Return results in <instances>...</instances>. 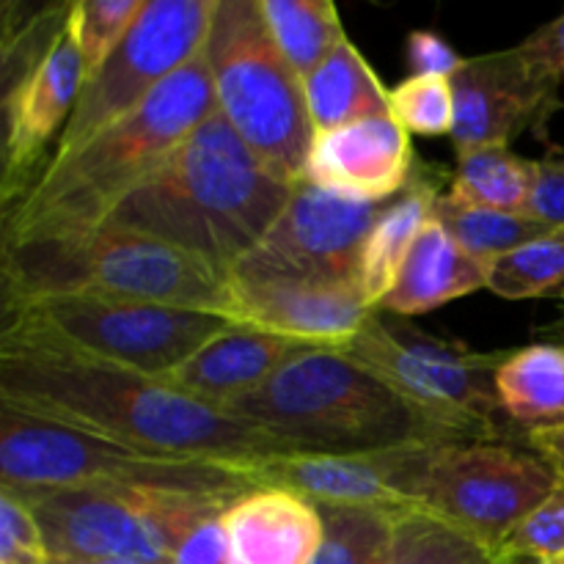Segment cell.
Wrapping results in <instances>:
<instances>
[{"label": "cell", "mask_w": 564, "mask_h": 564, "mask_svg": "<svg viewBox=\"0 0 564 564\" xmlns=\"http://www.w3.org/2000/svg\"><path fill=\"white\" fill-rule=\"evenodd\" d=\"M383 209L386 204L345 202L301 180L279 220L262 242L229 270V279L358 284L364 242Z\"/></svg>", "instance_id": "13"}, {"label": "cell", "mask_w": 564, "mask_h": 564, "mask_svg": "<svg viewBox=\"0 0 564 564\" xmlns=\"http://www.w3.org/2000/svg\"><path fill=\"white\" fill-rule=\"evenodd\" d=\"M543 336L545 341H556V345H564V297L560 301V312H556V317L551 319L549 325H543Z\"/></svg>", "instance_id": "40"}, {"label": "cell", "mask_w": 564, "mask_h": 564, "mask_svg": "<svg viewBox=\"0 0 564 564\" xmlns=\"http://www.w3.org/2000/svg\"><path fill=\"white\" fill-rule=\"evenodd\" d=\"M564 551V482L507 540L501 560H545Z\"/></svg>", "instance_id": "33"}, {"label": "cell", "mask_w": 564, "mask_h": 564, "mask_svg": "<svg viewBox=\"0 0 564 564\" xmlns=\"http://www.w3.org/2000/svg\"><path fill=\"white\" fill-rule=\"evenodd\" d=\"M215 0H147L102 69L83 83L80 99L50 160L80 149L147 102L169 77L204 53Z\"/></svg>", "instance_id": "12"}, {"label": "cell", "mask_w": 564, "mask_h": 564, "mask_svg": "<svg viewBox=\"0 0 564 564\" xmlns=\"http://www.w3.org/2000/svg\"><path fill=\"white\" fill-rule=\"evenodd\" d=\"M518 50L545 83L560 88L564 80V14L538 28L532 36L518 44Z\"/></svg>", "instance_id": "36"}, {"label": "cell", "mask_w": 564, "mask_h": 564, "mask_svg": "<svg viewBox=\"0 0 564 564\" xmlns=\"http://www.w3.org/2000/svg\"><path fill=\"white\" fill-rule=\"evenodd\" d=\"M556 94L560 88L545 83L518 47L466 58L452 77L455 127L449 138L457 154L510 147L523 130L549 119Z\"/></svg>", "instance_id": "16"}, {"label": "cell", "mask_w": 564, "mask_h": 564, "mask_svg": "<svg viewBox=\"0 0 564 564\" xmlns=\"http://www.w3.org/2000/svg\"><path fill=\"white\" fill-rule=\"evenodd\" d=\"M419 160L391 116L314 132L303 180L345 202L389 204L411 185Z\"/></svg>", "instance_id": "18"}, {"label": "cell", "mask_w": 564, "mask_h": 564, "mask_svg": "<svg viewBox=\"0 0 564 564\" xmlns=\"http://www.w3.org/2000/svg\"><path fill=\"white\" fill-rule=\"evenodd\" d=\"M229 564H312L325 538L323 512L284 488H253L220 516Z\"/></svg>", "instance_id": "20"}, {"label": "cell", "mask_w": 564, "mask_h": 564, "mask_svg": "<svg viewBox=\"0 0 564 564\" xmlns=\"http://www.w3.org/2000/svg\"><path fill=\"white\" fill-rule=\"evenodd\" d=\"M53 564H141L127 560H53Z\"/></svg>", "instance_id": "41"}, {"label": "cell", "mask_w": 564, "mask_h": 564, "mask_svg": "<svg viewBox=\"0 0 564 564\" xmlns=\"http://www.w3.org/2000/svg\"><path fill=\"white\" fill-rule=\"evenodd\" d=\"M303 86L314 132L391 116L389 88L350 39H345Z\"/></svg>", "instance_id": "24"}, {"label": "cell", "mask_w": 564, "mask_h": 564, "mask_svg": "<svg viewBox=\"0 0 564 564\" xmlns=\"http://www.w3.org/2000/svg\"><path fill=\"white\" fill-rule=\"evenodd\" d=\"M275 44L306 83L345 42L339 9L330 0H257Z\"/></svg>", "instance_id": "26"}, {"label": "cell", "mask_w": 564, "mask_h": 564, "mask_svg": "<svg viewBox=\"0 0 564 564\" xmlns=\"http://www.w3.org/2000/svg\"><path fill=\"white\" fill-rule=\"evenodd\" d=\"M534 182H538V160L521 158L510 147H490L457 154L446 193L455 202L471 207L529 215Z\"/></svg>", "instance_id": "25"}, {"label": "cell", "mask_w": 564, "mask_h": 564, "mask_svg": "<svg viewBox=\"0 0 564 564\" xmlns=\"http://www.w3.org/2000/svg\"><path fill=\"white\" fill-rule=\"evenodd\" d=\"M523 441H527L529 449H534L540 457H545V460L556 468V474L564 479V424L562 427L527 435Z\"/></svg>", "instance_id": "39"}, {"label": "cell", "mask_w": 564, "mask_h": 564, "mask_svg": "<svg viewBox=\"0 0 564 564\" xmlns=\"http://www.w3.org/2000/svg\"><path fill=\"white\" fill-rule=\"evenodd\" d=\"M218 110L204 53L132 113L72 154L47 160L31 191L3 213V242L97 229L193 130Z\"/></svg>", "instance_id": "3"}, {"label": "cell", "mask_w": 564, "mask_h": 564, "mask_svg": "<svg viewBox=\"0 0 564 564\" xmlns=\"http://www.w3.org/2000/svg\"><path fill=\"white\" fill-rule=\"evenodd\" d=\"M405 61L411 66V75H433V77H452L460 72L466 58L455 53L444 36L433 31H411L405 39Z\"/></svg>", "instance_id": "35"}, {"label": "cell", "mask_w": 564, "mask_h": 564, "mask_svg": "<svg viewBox=\"0 0 564 564\" xmlns=\"http://www.w3.org/2000/svg\"><path fill=\"white\" fill-rule=\"evenodd\" d=\"M505 564H540L534 560H505Z\"/></svg>", "instance_id": "43"}, {"label": "cell", "mask_w": 564, "mask_h": 564, "mask_svg": "<svg viewBox=\"0 0 564 564\" xmlns=\"http://www.w3.org/2000/svg\"><path fill=\"white\" fill-rule=\"evenodd\" d=\"M303 350H308V345L286 336L248 325H229L215 339L198 347L163 383L224 411L226 405L259 389Z\"/></svg>", "instance_id": "19"}, {"label": "cell", "mask_w": 564, "mask_h": 564, "mask_svg": "<svg viewBox=\"0 0 564 564\" xmlns=\"http://www.w3.org/2000/svg\"><path fill=\"white\" fill-rule=\"evenodd\" d=\"M220 314L97 295H44L3 306L0 339L53 347L108 367L165 380L226 330Z\"/></svg>", "instance_id": "8"}, {"label": "cell", "mask_w": 564, "mask_h": 564, "mask_svg": "<svg viewBox=\"0 0 564 564\" xmlns=\"http://www.w3.org/2000/svg\"><path fill=\"white\" fill-rule=\"evenodd\" d=\"M0 405L143 455L237 468L295 455L284 441L163 380L20 339H0Z\"/></svg>", "instance_id": "1"}, {"label": "cell", "mask_w": 564, "mask_h": 564, "mask_svg": "<svg viewBox=\"0 0 564 564\" xmlns=\"http://www.w3.org/2000/svg\"><path fill=\"white\" fill-rule=\"evenodd\" d=\"M204 61L220 116L270 174L297 185L314 141L306 86L275 44L257 0H215Z\"/></svg>", "instance_id": "6"}, {"label": "cell", "mask_w": 564, "mask_h": 564, "mask_svg": "<svg viewBox=\"0 0 564 564\" xmlns=\"http://www.w3.org/2000/svg\"><path fill=\"white\" fill-rule=\"evenodd\" d=\"M80 488H154L237 499L257 482L251 468L143 455L0 405V494L28 501Z\"/></svg>", "instance_id": "7"}, {"label": "cell", "mask_w": 564, "mask_h": 564, "mask_svg": "<svg viewBox=\"0 0 564 564\" xmlns=\"http://www.w3.org/2000/svg\"><path fill=\"white\" fill-rule=\"evenodd\" d=\"M435 218L441 220L452 240L463 248L471 259H477L485 270L496 262V259L507 257V253L518 251L527 242L538 240V237L549 235V224L529 218V215H510L496 213V209L471 207V204L455 202L449 193H441L435 198Z\"/></svg>", "instance_id": "27"}, {"label": "cell", "mask_w": 564, "mask_h": 564, "mask_svg": "<svg viewBox=\"0 0 564 564\" xmlns=\"http://www.w3.org/2000/svg\"><path fill=\"white\" fill-rule=\"evenodd\" d=\"M564 479L545 457L510 441H446L419 452L413 505L501 556L516 529Z\"/></svg>", "instance_id": "11"}, {"label": "cell", "mask_w": 564, "mask_h": 564, "mask_svg": "<svg viewBox=\"0 0 564 564\" xmlns=\"http://www.w3.org/2000/svg\"><path fill=\"white\" fill-rule=\"evenodd\" d=\"M171 564H229V534H226L220 516L198 523L182 540Z\"/></svg>", "instance_id": "38"}, {"label": "cell", "mask_w": 564, "mask_h": 564, "mask_svg": "<svg viewBox=\"0 0 564 564\" xmlns=\"http://www.w3.org/2000/svg\"><path fill=\"white\" fill-rule=\"evenodd\" d=\"M44 295L163 303L229 319V275L108 224L3 242V306Z\"/></svg>", "instance_id": "5"}, {"label": "cell", "mask_w": 564, "mask_h": 564, "mask_svg": "<svg viewBox=\"0 0 564 564\" xmlns=\"http://www.w3.org/2000/svg\"><path fill=\"white\" fill-rule=\"evenodd\" d=\"M372 312L358 284L229 279L231 323L286 336L308 347L341 350L361 334Z\"/></svg>", "instance_id": "17"}, {"label": "cell", "mask_w": 564, "mask_h": 564, "mask_svg": "<svg viewBox=\"0 0 564 564\" xmlns=\"http://www.w3.org/2000/svg\"><path fill=\"white\" fill-rule=\"evenodd\" d=\"M361 452V455H295L270 457L251 468L257 488H284L301 496L317 510H378L402 516L416 510L411 499V479L419 449Z\"/></svg>", "instance_id": "14"}, {"label": "cell", "mask_w": 564, "mask_h": 564, "mask_svg": "<svg viewBox=\"0 0 564 564\" xmlns=\"http://www.w3.org/2000/svg\"><path fill=\"white\" fill-rule=\"evenodd\" d=\"M235 499L154 488H80L22 501L42 523L53 560L171 564L182 540Z\"/></svg>", "instance_id": "10"}, {"label": "cell", "mask_w": 564, "mask_h": 564, "mask_svg": "<svg viewBox=\"0 0 564 564\" xmlns=\"http://www.w3.org/2000/svg\"><path fill=\"white\" fill-rule=\"evenodd\" d=\"M529 218L549 224L551 229H564V160H538V182H534Z\"/></svg>", "instance_id": "37"}, {"label": "cell", "mask_w": 564, "mask_h": 564, "mask_svg": "<svg viewBox=\"0 0 564 564\" xmlns=\"http://www.w3.org/2000/svg\"><path fill=\"white\" fill-rule=\"evenodd\" d=\"M0 564H53L39 518L9 494H0Z\"/></svg>", "instance_id": "34"}, {"label": "cell", "mask_w": 564, "mask_h": 564, "mask_svg": "<svg viewBox=\"0 0 564 564\" xmlns=\"http://www.w3.org/2000/svg\"><path fill=\"white\" fill-rule=\"evenodd\" d=\"M224 411L308 455H361L449 441L372 369L334 347L297 352Z\"/></svg>", "instance_id": "4"}, {"label": "cell", "mask_w": 564, "mask_h": 564, "mask_svg": "<svg viewBox=\"0 0 564 564\" xmlns=\"http://www.w3.org/2000/svg\"><path fill=\"white\" fill-rule=\"evenodd\" d=\"M488 290L507 301L564 297V229H554L488 268Z\"/></svg>", "instance_id": "29"}, {"label": "cell", "mask_w": 564, "mask_h": 564, "mask_svg": "<svg viewBox=\"0 0 564 564\" xmlns=\"http://www.w3.org/2000/svg\"><path fill=\"white\" fill-rule=\"evenodd\" d=\"M143 6L147 0H77L69 6L66 31L80 50L86 80H91L102 69L105 61L138 20Z\"/></svg>", "instance_id": "31"}, {"label": "cell", "mask_w": 564, "mask_h": 564, "mask_svg": "<svg viewBox=\"0 0 564 564\" xmlns=\"http://www.w3.org/2000/svg\"><path fill=\"white\" fill-rule=\"evenodd\" d=\"M482 286L488 290V270L468 257L433 215L419 231L394 290L386 295L378 312L391 317H419Z\"/></svg>", "instance_id": "22"}, {"label": "cell", "mask_w": 564, "mask_h": 564, "mask_svg": "<svg viewBox=\"0 0 564 564\" xmlns=\"http://www.w3.org/2000/svg\"><path fill=\"white\" fill-rule=\"evenodd\" d=\"M389 110L391 119L408 135H452V127H455L452 80L433 75L405 77V80L389 88Z\"/></svg>", "instance_id": "32"}, {"label": "cell", "mask_w": 564, "mask_h": 564, "mask_svg": "<svg viewBox=\"0 0 564 564\" xmlns=\"http://www.w3.org/2000/svg\"><path fill=\"white\" fill-rule=\"evenodd\" d=\"M325 538L312 564H391L397 516L323 507Z\"/></svg>", "instance_id": "30"}, {"label": "cell", "mask_w": 564, "mask_h": 564, "mask_svg": "<svg viewBox=\"0 0 564 564\" xmlns=\"http://www.w3.org/2000/svg\"><path fill=\"white\" fill-rule=\"evenodd\" d=\"M449 180L452 171L419 160L411 185L394 202L386 204L380 218L369 229L361 264H358V290L372 308H378L386 295L394 290L397 279L411 257L413 242L424 224L433 218L435 198L444 193V185H449Z\"/></svg>", "instance_id": "21"}, {"label": "cell", "mask_w": 564, "mask_h": 564, "mask_svg": "<svg viewBox=\"0 0 564 564\" xmlns=\"http://www.w3.org/2000/svg\"><path fill=\"white\" fill-rule=\"evenodd\" d=\"M391 564H505V560L471 534L416 507L397 516Z\"/></svg>", "instance_id": "28"}, {"label": "cell", "mask_w": 564, "mask_h": 564, "mask_svg": "<svg viewBox=\"0 0 564 564\" xmlns=\"http://www.w3.org/2000/svg\"><path fill=\"white\" fill-rule=\"evenodd\" d=\"M292 191L295 185L270 174L215 110L105 224L152 237L229 275L279 220Z\"/></svg>", "instance_id": "2"}, {"label": "cell", "mask_w": 564, "mask_h": 564, "mask_svg": "<svg viewBox=\"0 0 564 564\" xmlns=\"http://www.w3.org/2000/svg\"><path fill=\"white\" fill-rule=\"evenodd\" d=\"M341 352L372 369L444 438L507 441L510 435L501 427L496 394V372L507 350H468L375 308Z\"/></svg>", "instance_id": "9"}, {"label": "cell", "mask_w": 564, "mask_h": 564, "mask_svg": "<svg viewBox=\"0 0 564 564\" xmlns=\"http://www.w3.org/2000/svg\"><path fill=\"white\" fill-rule=\"evenodd\" d=\"M83 83L80 50L64 28L36 69L3 91V213L31 191L44 171V149L64 132Z\"/></svg>", "instance_id": "15"}, {"label": "cell", "mask_w": 564, "mask_h": 564, "mask_svg": "<svg viewBox=\"0 0 564 564\" xmlns=\"http://www.w3.org/2000/svg\"><path fill=\"white\" fill-rule=\"evenodd\" d=\"M540 564H564V551H560V554L554 556H545V560H540Z\"/></svg>", "instance_id": "42"}, {"label": "cell", "mask_w": 564, "mask_h": 564, "mask_svg": "<svg viewBox=\"0 0 564 564\" xmlns=\"http://www.w3.org/2000/svg\"><path fill=\"white\" fill-rule=\"evenodd\" d=\"M507 422L527 438L564 424V345L538 341L510 350L496 372Z\"/></svg>", "instance_id": "23"}]
</instances>
